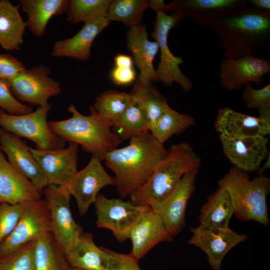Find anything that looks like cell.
I'll use <instances>...</instances> for the list:
<instances>
[{
    "instance_id": "6da1fadb",
    "label": "cell",
    "mask_w": 270,
    "mask_h": 270,
    "mask_svg": "<svg viewBox=\"0 0 270 270\" xmlns=\"http://www.w3.org/2000/svg\"><path fill=\"white\" fill-rule=\"evenodd\" d=\"M166 154L164 144L148 131L130 138L128 145L108 152L102 161L114 174L116 190L124 198L149 180Z\"/></svg>"
},
{
    "instance_id": "7a4b0ae2",
    "label": "cell",
    "mask_w": 270,
    "mask_h": 270,
    "mask_svg": "<svg viewBox=\"0 0 270 270\" xmlns=\"http://www.w3.org/2000/svg\"><path fill=\"white\" fill-rule=\"evenodd\" d=\"M212 27L226 58L262 57L270 46V12L247 6Z\"/></svg>"
},
{
    "instance_id": "3957f363",
    "label": "cell",
    "mask_w": 270,
    "mask_h": 270,
    "mask_svg": "<svg viewBox=\"0 0 270 270\" xmlns=\"http://www.w3.org/2000/svg\"><path fill=\"white\" fill-rule=\"evenodd\" d=\"M90 109V114L84 116L70 104L68 108L70 118L50 121L48 126L52 133L64 142L80 144L85 152L102 161L104 155L118 148L122 140L112 130L110 122L100 116L92 106Z\"/></svg>"
},
{
    "instance_id": "277c9868",
    "label": "cell",
    "mask_w": 270,
    "mask_h": 270,
    "mask_svg": "<svg viewBox=\"0 0 270 270\" xmlns=\"http://www.w3.org/2000/svg\"><path fill=\"white\" fill-rule=\"evenodd\" d=\"M201 160L188 142L171 146L149 180L129 197L136 206L154 208L174 190L186 173L199 170Z\"/></svg>"
},
{
    "instance_id": "5b68a950",
    "label": "cell",
    "mask_w": 270,
    "mask_h": 270,
    "mask_svg": "<svg viewBox=\"0 0 270 270\" xmlns=\"http://www.w3.org/2000/svg\"><path fill=\"white\" fill-rule=\"evenodd\" d=\"M218 186L230 194L238 219L254 220L264 226L269 224L266 204L270 189L268 178L262 174L250 179L248 173L232 166L220 180Z\"/></svg>"
},
{
    "instance_id": "8992f818",
    "label": "cell",
    "mask_w": 270,
    "mask_h": 270,
    "mask_svg": "<svg viewBox=\"0 0 270 270\" xmlns=\"http://www.w3.org/2000/svg\"><path fill=\"white\" fill-rule=\"evenodd\" d=\"M51 108L52 104H48L24 114H9L0 108V126L19 138L32 140L37 148H63L65 142L52 133L47 121Z\"/></svg>"
},
{
    "instance_id": "52a82bcc",
    "label": "cell",
    "mask_w": 270,
    "mask_h": 270,
    "mask_svg": "<svg viewBox=\"0 0 270 270\" xmlns=\"http://www.w3.org/2000/svg\"><path fill=\"white\" fill-rule=\"evenodd\" d=\"M184 18L176 14H168L157 12L152 37L158 43L160 50V60L156 70L158 81L166 86L178 83L183 90L189 92L193 87L192 82L180 70L179 66L182 58L173 54L168 42L170 30L175 28Z\"/></svg>"
},
{
    "instance_id": "ba28073f",
    "label": "cell",
    "mask_w": 270,
    "mask_h": 270,
    "mask_svg": "<svg viewBox=\"0 0 270 270\" xmlns=\"http://www.w3.org/2000/svg\"><path fill=\"white\" fill-rule=\"evenodd\" d=\"M51 232L50 211L46 200L24 204L16 227L0 246V259Z\"/></svg>"
},
{
    "instance_id": "9c48e42d",
    "label": "cell",
    "mask_w": 270,
    "mask_h": 270,
    "mask_svg": "<svg viewBox=\"0 0 270 270\" xmlns=\"http://www.w3.org/2000/svg\"><path fill=\"white\" fill-rule=\"evenodd\" d=\"M94 204L96 226L110 230L120 242L129 238L133 227L151 208L147 206H136L120 198H108L100 194H98Z\"/></svg>"
},
{
    "instance_id": "30bf717a",
    "label": "cell",
    "mask_w": 270,
    "mask_h": 270,
    "mask_svg": "<svg viewBox=\"0 0 270 270\" xmlns=\"http://www.w3.org/2000/svg\"><path fill=\"white\" fill-rule=\"evenodd\" d=\"M50 211L52 235L64 253L83 232L72 218L66 186L49 184L42 190Z\"/></svg>"
},
{
    "instance_id": "8fae6325",
    "label": "cell",
    "mask_w": 270,
    "mask_h": 270,
    "mask_svg": "<svg viewBox=\"0 0 270 270\" xmlns=\"http://www.w3.org/2000/svg\"><path fill=\"white\" fill-rule=\"evenodd\" d=\"M50 68L39 65L26 69L7 82L14 96L20 102L38 106L48 104V99L62 92L60 84L49 76Z\"/></svg>"
},
{
    "instance_id": "7c38bea8",
    "label": "cell",
    "mask_w": 270,
    "mask_h": 270,
    "mask_svg": "<svg viewBox=\"0 0 270 270\" xmlns=\"http://www.w3.org/2000/svg\"><path fill=\"white\" fill-rule=\"evenodd\" d=\"M98 158L92 156L88 164L78 171L69 184V192L76 201L80 214L84 215L94 204L100 189L115 186V178L105 170Z\"/></svg>"
},
{
    "instance_id": "4fadbf2b",
    "label": "cell",
    "mask_w": 270,
    "mask_h": 270,
    "mask_svg": "<svg viewBox=\"0 0 270 270\" xmlns=\"http://www.w3.org/2000/svg\"><path fill=\"white\" fill-rule=\"evenodd\" d=\"M188 244L202 250L206 255L212 270H220L222 260L234 246L245 241L248 236L228 228H214L200 224L191 228Z\"/></svg>"
},
{
    "instance_id": "5bb4252c",
    "label": "cell",
    "mask_w": 270,
    "mask_h": 270,
    "mask_svg": "<svg viewBox=\"0 0 270 270\" xmlns=\"http://www.w3.org/2000/svg\"><path fill=\"white\" fill-rule=\"evenodd\" d=\"M246 0H174L168 4V12L190 18L202 26H213L222 18L247 6Z\"/></svg>"
},
{
    "instance_id": "9a60e30c",
    "label": "cell",
    "mask_w": 270,
    "mask_h": 270,
    "mask_svg": "<svg viewBox=\"0 0 270 270\" xmlns=\"http://www.w3.org/2000/svg\"><path fill=\"white\" fill-rule=\"evenodd\" d=\"M49 184L68 186L78 170V146L70 142L66 148L40 150L28 146Z\"/></svg>"
},
{
    "instance_id": "2e32d148",
    "label": "cell",
    "mask_w": 270,
    "mask_h": 270,
    "mask_svg": "<svg viewBox=\"0 0 270 270\" xmlns=\"http://www.w3.org/2000/svg\"><path fill=\"white\" fill-rule=\"evenodd\" d=\"M222 87L228 91L240 90L248 83L260 85L263 76L270 72V62L262 57L246 56L224 58L219 66Z\"/></svg>"
},
{
    "instance_id": "e0dca14e",
    "label": "cell",
    "mask_w": 270,
    "mask_h": 270,
    "mask_svg": "<svg viewBox=\"0 0 270 270\" xmlns=\"http://www.w3.org/2000/svg\"><path fill=\"white\" fill-rule=\"evenodd\" d=\"M223 152L233 167L242 171H258L268 156V138L266 136L240 138L219 136Z\"/></svg>"
},
{
    "instance_id": "ac0fdd59",
    "label": "cell",
    "mask_w": 270,
    "mask_h": 270,
    "mask_svg": "<svg viewBox=\"0 0 270 270\" xmlns=\"http://www.w3.org/2000/svg\"><path fill=\"white\" fill-rule=\"evenodd\" d=\"M198 172L194 170L184 174L168 196L152 208L160 216L166 229L172 237L184 226L186 210L195 188Z\"/></svg>"
},
{
    "instance_id": "d6986e66",
    "label": "cell",
    "mask_w": 270,
    "mask_h": 270,
    "mask_svg": "<svg viewBox=\"0 0 270 270\" xmlns=\"http://www.w3.org/2000/svg\"><path fill=\"white\" fill-rule=\"evenodd\" d=\"M0 146L9 163L34 185L42 190L49 185L28 146L20 138L1 128Z\"/></svg>"
},
{
    "instance_id": "ffe728a7",
    "label": "cell",
    "mask_w": 270,
    "mask_h": 270,
    "mask_svg": "<svg viewBox=\"0 0 270 270\" xmlns=\"http://www.w3.org/2000/svg\"><path fill=\"white\" fill-rule=\"evenodd\" d=\"M42 190L14 168L0 150V203L24 204L41 199Z\"/></svg>"
},
{
    "instance_id": "44dd1931",
    "label": "cell",
    "mask_w": 270,
    "mask_h": 270,
    "mask_svg": "<svg viewBox=\"0 0 270 270\" xmlns=\"http://www.w3.org/2000/svg\"><path fill=\"white\" fill-rule=\"evenodd\" d=\"M110 22L106 16L84 22L82 28L73 36L55 42L52 56L72 58L82 62L88 60L94 40Z\"/></svg>"
},
{
    "instance_id": "7402d4cb",
    "label": "cell",
    "mask_w": 270,
    "mask_h": 270,
    "mask_svg": "<svg viewBox=\"0 0 270 270\" xmlns=\"http://www.w3.org/2000/svg\"><path fill=\"white\" fill-rule=\"evenodd\" d=\"M214 128L220 136L226 138L266 136L270 132V121L224 107L217 112Z\"/></svg>"
},
{
    "instance_id": "603a6c76",
    "label": "cell",
    "mask_w": 270,
    "mask_h": 270,
    "mask_svg": "<svg viewBox=\"0 0 270 270\" xmlns=\"http://www.w3.org/2000/svg\"><path fill=\"white\" fill-rule=\"evenodd\" d=\"M129 238L132 243L130 254L138 261L158 244L171 242L173 239L160 216L152 208L144 214L134 225Z\"/></svg>"
},
{
    "instance_id": "cb8c5ba5",
    "label": "cell",
    "mask_w": 270,
    "mask_h": 270,
    "mask_svg": "<svg viewBox=\"0 0 270 270\" xmlns=\"http://www.w3.org/2000/svg\"><path fill=\"white\" fill-rule=\"evenodd\" d=\"M144 24L130 27L126 34V46L140 70L138 79L142 82H158L153 61L159 50L156 42L148 39Z\"/></svg>"
},
{
    "instance_id": "d4e9b609",
    "label": "cell",
    "mask_w": 270,
    "mask_h": 270,
    "mask_svg": "<svg viewBox=\"0 0 270 270\" xmlns=\"http://www.w3.org/2000/svg\"><path fill=\"white\" fill-rule=\"evenodd\" d=\"M22 11L26 14L27 28L36 36L41 37L46 32L49 20L66 12L67 0H20Z\"/></svg>"
},
{
    "instance_id": "484cf974",
    "label": "cell",
    "mask_w": 270,
    "mask_h": 270,
    "mask_svg": "<svg viewBox=\"0 0 270 270\" xmlns=\"http://www.w3.org/2000/svg\"><path fill=\"white\" fill-rule=\"evenodd\" d=\"M20 6L0 0V46L8 50H18L24 42L26 26L20 12Z\"/></svg>"
},
{
    "instance_id": "4316f807",
    "label": "cell",
    "mask_w": 270,
    "mask_h": 270,
    "mask_svg": "<svg viewBox=\"0 0 270 270\" xmlns=\"http://www.w3.org/2000/svg\"><path fill=\"white\" fill-rule=\"evenodd\" d=\"M64 256L72 268L105 270L103 248L96 245L90 232H83L64 253Z\"/></svg>"
},
{
    "instance_id": "83f0119b",
    "label": "cell",
    "mask_w": 270,
    "mask_h": 270,
    "mask_svg": "<svg viewBox=\"0 0 270 270\" xmlns=\"http://www.w3.org/2000/svg\"><path fill=\"white\" fill-rule=\"evenodd\" d=\"M234 212L230 194L223 187L219 186L201 208L199 217L200 224L214 228H229V222Z\"/></svg>"
},
{
    "instance_id": "f1b7e54d",
    "label": "cell",
    "mask_w": 270,
    "mask_h": 270,
    "mask_svg": "<svg viewBox=\"0 0 270 270\" xmlns=\"http://www.w3.org/2000/svg\"><path fill=\"white\" fill-rule=\"evenodd\" d=\"M130 94L144 110L149 130L158 118L170 107L166 98L152 82L144 83L137 79Z\"/></svg>"
},
{
    "instance_id": "f546056e",
    "label": "cell",
    "mask_w": 270,
    "mask_h": 270,
    "mask_svg": "<svg viewBox=\"0 0 270 270\" xmlns=\"http://www.w3.org/2000/svg\"><path fill=\"white\" fill-rule=\"evenodd\" d=\"M194 118L170 107L156 121L149 131L158 142L164 143L174 135L181 134L194 125Z\"/></svg>"
},
{
    "instance_id": "4dcf8cb0",
    "label": "cell",
    "mask_w": 270,
    "mask_h": 270,
    "mask_svg": "<svg viewBox=\"0 0 270 270\" xmlns=\"http://www.w3.org/2000/svg\"><path fill=\"white\" fill-rule=\"evenodd\" d=\"M34 262L36 270H70V268L51 233L36 240Z\"/></svg>"
},
{
    "instance_id": "1f68e13d",
    "label": "cell",
    "mask_w": 270,
    "mask_h": 270,
    "mask_svg": "<svg viewBox=\"0 0 270 270\" xmlns=\"http://www.w3.org/2000/svg\"><path fill=\"white\" fill-rule=\"evenodd\" d=\"M111 126L113 132L122 140L149 131L146 114L134 98L122 114L112 122Z\"/></svg>"
},
{
    "instance_id": "d6a6232c",
    "label": "cell",
    "mask_w": 270,
    "mask_h": 270,
    "mask_svg": "<svg viewBox=\"0 0 270 270\" xmlns=\"http://www.w3.org/2000/svg\"><path fill=\"white\" fill-rule=\"evenodd\" d=\"M133 100L130 94L110 90L100 94L92 106L100 116L111 124L122 114Z\"/></svg>"
},
{
    "instance_id": "836d02e7",
    "label": "cell",
    "mask_w": 270,
    "mask_h": 270,
    "mask_svg": "<svg viewBox=\"0 0 270 270\" xmlns=\"http://www.w3.org/2000/svg\"><path fill=\"white\" fill-rule=\"evenodd\" d=\"M148 8V0H114L110 4L106 16L110 22L118 21L132 27L140 24Z\"/></svg>"
},
{
    "instance_id": "e575fe53",
    "label": "cell",
    "mask_w": 270,
    "mask_h": 270,
    "mask_svg": "<svg viewBox=\"0 0 270 270\" xmlns=\"http://www.w3.org/2000/svg\"><path fill=\"white\" fill-rule=\"evenodd\" d=\"M110 0H70L66 9L67 20L72 24L86 22L106 16Z\"/></svg>"
},
{
    "instance_id": "d590c367",
    "label": "cell",
    "mask_w": 270,
    "mask_h": 270,
    "mask_svg": "<svg viewBox=\"0 0 270 270\" xmlns=\"http://www.w3.org/2000/svg\"><path fill=\"white\" fill-rule=\"evenodd\" d=\"M36 240L30 242L9 256L0 259V270H36Z\"/></svg>"
},
{
    "instance_id": "8d00e7d4",
    "label": "cell",
    "mask_w": 270,
    "mask_h": 270,
    "mask_svg": "<svg viewBox=\"0 0 270 270\" xmlns=\"http://www.w3.org/2000/svg\"><path fill=\"white\" fill-rule=\"evenodd\" d=\"M24 205L0 203V246L16 227Z\"/></svg>"
},
{
    "instance_id": "74e56055",
    "label": "cell",
    "mask_w": 270,
    "mask_h": 270,
    "mask_svg": "<svg viewBox=\"0 0 270 270\" xmlns=\"http://www.w3.org/2000/svg\"><path fill=\"white\" fill-rule=\"evenodd\" d=\"M242 100L248 108L258 111L270 108V84L260 89H254L251 83L243 87Z\"/></svg>"
},
{
    "instance_id": "f35d334b",
    "label": "cell",
    "mask_w": 270,
    "mask_h": 270,
    "mask_svg": "<svg viewBox=\"0 0 270 270\" xmlns=\"http://www.w3.org/2000/svg\"><path fill=\"white\" fill-rule=\"evenodd\" d=\"M105 270H142L138 260L130 254H122L102 248Z\"/></svg>"
},
{
    "instance_id": "ab89813d",
    "label": "cell",
    "mask_w": 270,
    "mask_h": 270,
    "mask_svg": "<svg viewBox=\"0 0 270 270\" xmlns=\"http://www.w3.org/2000/svg\"><path fill=\"white\" fill-rule=\"evenodd\" d=\"M0 108L12 114H24L34 111L32 106L18 101L12 94L8 84L0 80Z\"/></svg>"
},
{
    "instance_id": "60d3db41",
    "label": "cell",
    "mask_w": 270,
    "mask_h": 270,
    "mask_svg": "<svg viewBox=\"0 0 270 270\" xmlns=\"http://www.w3.org/2000/svg\"><path fill=\"white\" fill-rule=\"evenodd\" d=\"M26 68L22 62L10 54H0V80L6 84Z\"/></svg>"
},
{
    "instance_id": "b9f144b4",
    "label": "cell",
    "mask_w": 270,
    "mask_h": 270,
    "mask_svg": "<svg viewBox=\"0 0 270 270\" xmlns=\"http://www.w3.org/2000/svg\"><path fill=\"white\" fill-rule=\"evenodd\" d=\"M111 78L117 86H124L133 82L136 76V72L133 68L116 67L112 70Z\"/></svg>"
},
{
    "instance_id": "7bdbcfd3",
    "label": "cell",
    "mask_w": 270,
    "mask_h": 270,
    "mask_svg": "<svg viewBox=\"0 0 270 270\" xmlns=\"http://www.w3.org/2000/svg\"><path fill=\"white\" fill-rule=\"evenodd\" d=\"M116 67L133 68V60L129 56L124 54H118L114 58Z\"/></svg>"
},
{
    "instance_id": "ee69618b",
    "label": "cell",
    "mask_w": 270,
    "mask_h": 270,
    "mask_svg": "<svg viewBox=\"0 0 270 270\" xmlns=\"http://www.w3.org/2000/svg\"><path fill=\"white\" fill-rule=\"evenodd\" d=\"M149 8L157 12L166 14L168 12V4L162 0H148Z\"/></svg>"
},
{
    "instance_id": "f6af8a7d",
    "label": "cell",
    "mask_w": 270,
    "mask_h": 270,
    "mask_svg": "<svg viewBox=\"0 0 270 270\" xmlns=\"http://www.w3.org/2000/svg\"><path fill=\"white\" fill-rule=\"evenodd\" d=\"M248 2L251 4L252 8L262 11L270 12V0H250Z\"/></svg>"
},
{
    "instance_id": "bcb514c9",
    "label": "cell",
    "mask_w": 270,
    "mask_h": 270,
    "mask_svg": "<svg viewBox=\"0 0 270 270\" xmlns=\"http://www.w3.org/2000/svg\"><path fill=\"white\" fill-rule=\"evenodd\" d=\"M270 155L268 156V158L266 161L264 163V164L262 167L260 168L258 170V175H262L263 174L264 171L266 169L270 168Z\"/></svg>"
},
{
    "instance_id": "7dc6e473",
    "label": "cell",
    "mask_w": 270,
    "mask_h": 270,
    "mask_svg": "<svg viewBox=\"0 0 270 270\" xmlns=\"http://www.w3.org/2000/svg\"><path fill=\"white\" fill-rule=\"evenodd\" d=\"M70 270H84L78 268H70Z\"/></svg>"
},
{
    "instance_id": "c3c4849f",
    "label": "cell",
    "mask_w": 270,
    "mask_h": 270,
    "mask_svg": "<svg viewBox=\"0 0 270 270\" xmlns=\"http://www.w3.org/2000/svg\"></svg>"
}]
</instances>
